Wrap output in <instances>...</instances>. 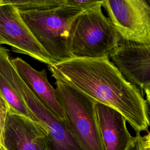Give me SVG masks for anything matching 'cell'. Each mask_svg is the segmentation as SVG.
<instances>
[{
	"mask_svg": "<svg viewBox=\"0 0 150 150\" xmlns=\"http://www.w3.org/2000/svg\"><path fill=\"white\" fill-rule=\"evenodd\" d=\"M148 115H149V120H150V108L148 110Z\"/></svg>",
	"mask_w": 150,
	"mask_h": 150,
	"instance_id": "cell-17",
	"label": "cell"
},
{
	"mask_svg": "<svg viewBox=\"0 0 150 150\" xmlns=\"http://www.w3.org/2000/svg\"><path fill=\"white\" fill-rule=\"evenodd\" d=\"M12 63L23 83L36 97L59 120L65 121L56 90L49 82L45 69L37 70L20 57L11 59Z\"/></svg>",
	"mask_w": 150,
	"mask_h": 150,
	"instance_id": "cell-9",
	"label": "cell"
},
{
	"mask_svg": "<svg viewBox=\"0 0 150 150\" xmlns=\"http://www.w3.org/2000/svg\"><path fill=\"white\" fill-rule=\"evenodd\" d=\"M23 22L53 63L71 59L69 38L71 24L84 11L64 0H12Z\"/></svg>",
	"mask_w": 150,
	"mask_h": 150,
	"instance_id": "cell-2",
	"label": "cell"
},
{
	"mask_svg": "<svg viewBox=\"0 0 150 150\" xmlns=\"http://www.w3.org/2000/svg\"><path fill=\"white\" fill-rule=\"evenodd\" d=\"M56 93L65 122L84 150H105L97 122L96 103L76 88L56 80Z\"/></svg>",
	"mask_w": 150,
	"mask_h": 150,
	"instance_id": "cell-4",
	"label": "cell"
},
{
	"mask_svg": "<svg viewBox=\"0 0 150 150\" xmlns=\"http://www.w3.org/2000/svg\"><path fill=\"white\" fill-rule=\"evenodd\" d=\"M9 111V108L8 104L0 94V144L2 142L4 127Z\"/></svg>",
	"mask_w": 150,
	"mask_h": 150,
	"instance_id": "cell-12",
	"label": "cell"
},
{
	"mask_svg": "<svg viewBox=\"0 0 150 150\" xmlns=\"http://www.w3.org/2000/svg\"><path fill=\"white\" fill-rule=\"evenodd\" d=\"M2 2H3V0H0V4H1L2 3Z\"/></svg>",
	"mask_w": 150,
	"mask_h": 150,
	"instance_id": "cell-18",
	"label": "cell"
},
{
	"mask_svg": "<svg viewBox=\"0 0 150 150\" xmlns=\"http://www.w3.org/2000/svg\"><path fill=\"white\" fill-rule=\"evenodd\" d=\"M1 45H9L15 52L26 54L47 66L53 64L23 22L16 7L9 0H3L0 4Z\"/></svg>",
	"mask_w": 150,
	"mask_h": 150,
	"instance_id": "cell-6",
	"label": "cell"
},
{
	"mask_svg": "<svg viewBox=\"0 0 150 150\" xmlns=\"http://www.w3.org/2000/svg\"><path fill=\"white\" fill-rule=\"evenodd\" d=\"M148 3L150 4V0H148Z\"/></svg>",
	"mask_w": 150,
	"mask_h": 150,
	"instance_id": "cell-19",
	"label": "cell"
},
{
	"mask_svg": "<svg viewBox=\"0 0 150 150\" xmlns=\"http://www.w3.org/2000/svg\"><path fill=\"white\" fill-rule=\"evenodd\" d=\"M143 90L145 93L146 101L147 104L150 106V82L145 86Z\"/></svg>",
	"mask_w": 150,
	"mask_h": 150,
	"instance_id": "cell-15",
	"label": "cell"
},
{
	"mask_svg": "<svg viewBox=\"0 0 150 150\" xmlns=\"http://www.w3.org/2000/svg\"><path fill=\"white\" fill-rule=\"evenodd\" d=\"M0 150H6L2 144H0Z\"/></svg>",
	"mask_w": 150,
	"mask_h": 150,
	"instance_id": "cell-16",
	"label": "cell"
},
{
	"mask_svg": "<svg viewBox=\"0 0 150 150\" xmlns=\"http://www.w3.org/2000/svg\"><path fill=\"white\" fill-rule=\"evenodd\" d=\"M47 132L43 123L9 111L1 144L6 150H47Z\"/></svg>",
	"mask_w": 150,
	"mask_h": 150,
	"instance_id": "cell-7",
	"label": "cell"
},
{
	"mask_svg": "<svg viewBox=\"0 0 150 150\" xmlns=\"http://www.w3.org/2000/svg\"><path fill=\"white\" fill-rule=\"evenodd\" d=\"M121 43L150 46V4L145 0L103 1Z\"/></svg>",
	"mask_w": 150,
	"mask_h": 150,
	"instance_id": "cell-5",
	"label": "cell"
},
{
	"mask_svg": "<svg viewBox=\"0 0 150 150\" xmlns=\"http://www.w3.org/2000/svg\"><path fill=\"white\" fill-rule=\"evenodd\" d=\"M139 135L136 134L125 150H141L139 143Z\"/></svg>",
	"mask_w": 150,
	"mask_h": 150,
	"instance_id": "cell-14",
	"label": "cell"
},
{
	"mask_svg": "<svg viewBox=\"0 0 150 150\" xmlns=\"http://www.w3.org/2000/svg\"><path fill=\"white\" fill-rule=\"evenodd\" d=\"M139 143L141 150H150V131L144 135H139Z\"/></svg>",
	"mask_w": 150,
	"mask_h": 150,
	"instance_id": "cell-13",
	"label": "cell"
},
{
	"mask_svg": "<svg viewBox=\"0 0 150 150\" xmlns=\"http://www.w3.org/2000/svg\"><path fill=\"white\" fill-rule=\"evenodd\" d=\"M13 69L8 50L0 47V94L6 101L9 112L39 122L27 106L15 83Z\"/></svg>",
	"mask_w": 150,
	"mask_h": 150,
	"instance_id": "cell-11",
	"label": "cell"
},
{
	"mask_svg": "<svg viewBox=\"0 0 150 150\" xmlns=\"http://www.w3.org/2000/svg\"><path fill=\"white\" fill-rule=\"evenodd\" d=\"M102 4L84 11L73 22L69 38L71 58L109 56L121 43L110 20L102 11Z\"/></svg>",
	"mask_w": 150,
	"mask_h": 150,
	"instance_id": "cell-3",
	"label": "cell"
},
{
	"mask_svg": "<svg viewBox=\"0 0 150 150\" xmlns=\"http://www.w3.org/2000/svg\"><path fill=\"white\" fill-rule=\"evenodd\" d=\"M109 57L135 86L143 90L150 82V46L121 43Z\"/></svg>",
	"mask_w": 150,
	"mask_h": 150,
	"instance_id": "cell-8",
	"label": "cell"
},
{
	"mask_svg": "<svg viewBox=\"0 0 150 150\" xmlns=\"http://www.w3.org/2000/svg\"><path fill=\"white\" fill-rule=\"evenodd\" d=\"M48 68L56 80L76 88L96 103L118 111L137 134L148 131L150 120L146 100L109 56L71 58L49 65Z\"/></svg>",
	"mask_w": 150,
	"mask_h": 150,
	"instance_id": "cell-1",
	"label": "cell"
},
{
	"mask_svg": "<svg viewBox=\"0 0 150 150\" xmlns=\"http://www.w3.org/2000/svg\"><path fill=\"white\" fill-rule=\"evenodd\" d=\"M99 131L105 150H125L134 137L129 133L127 121L117 110L96 103Z\"/></svg>",
	"mask_w": 150,
	"mask_h": 150,
	"instance_id": "cell-10",
	"label": "cell"
}]
</instances>
